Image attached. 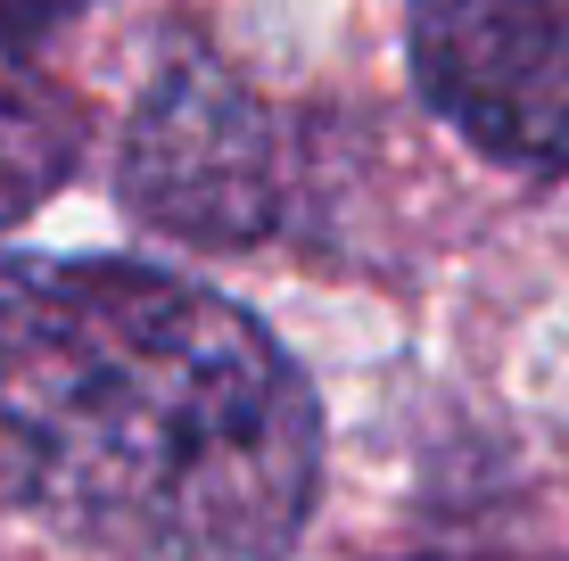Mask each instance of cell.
<instances>
[{
    "label": "cell",
    "instance_id": "6da1fadb",
    "mask_svg": "<svg viewBox=\"0 0 569 561\" xmlns=\"http://www.w3.org/2000/svg\"><path fill=\"white\" fill-rule=\"evenodd\" d=\"M322 389L257 305L116 248H0V512L108 561H289Z\"/></svg>",
    "mask_w": 569,
    "mask_h": 561
},
{
    "label": "cell",
    "instance_id": "7a4b0ae2",
    "mask_svg": "<svg viewBox=\"0 0 569 561\" xmlns=\"http://www.w3.org/2000/svg\"><path fill=\"white\" fill-rule=\"evenodd\" d=\"M363 158L356 116L272 100L214 42H166L116 124V207L199 257L313 248L339 231Z\"/></svg>",
    "mask_w": 569,
    "mask_h": 561
},
{
    "label": "cell",
    "instance_id": "3957f363",
    "mask_svg": "<svg viewBox=\"0 0 569 561\" xmlns=\"http://www.w3.org/2000/svg\"><path fill=\"white\" fill-rule=\"evenodd\" d=\"M405 83L479 166L569 182V0H405Z\"/></svg>",
    "mask_w": 569,
    "mask_h": 561
},
{
    "label": "cell",
    "instance_id": "277c9868",
    "mask_svg": "<svg viewBox=\"0 0 569 561\" xmlns=\"http://www.w3.org/2000/svg\"><path fill=\"white\" fill-rule=\"evenodd\" d=\"M91 158V108L26 42H0V240L67 199Z\"/></svg>",
    "mask_w": 569,
    "mask_h": 561
},
{
    "label": "cell",
    "instance_id": "5b68a950",
    "mask_svg": "<svg viewBox=\"0 0 569 561\" xmlns=\"http://www.w3.org/2000/svg\"><path fill=\"white\" fill-rule=\"evenodd\" d=\"M83 9H100V0H0V42H26V50H42L50 33H67Z\"/></svg>",
    "mask_w": 569,
    "mask_h": 561
},
{
    "label": "cell",
    "instance_id": "8992f818",
    "mask_svg": "<svg viewBox=\"0 0 569 561\" xmlns=\"http://www.w3.org/2000/svg\"><path fill=\"white\" fill-rule=\"evenodd\" d=\"M380 561H569V553H520V545H421V553H380Z\"/></svg>",
    "mask_w": 569,
    "mask_h": 561
}]
</instances>
